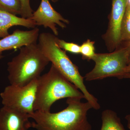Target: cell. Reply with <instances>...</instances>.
<instances>
[{"label":"cell","mask_w":130,"mask_h":130,"mask_svg":"<svg viewBox=\"0 0 130 130\" xmlns=\"http://www.w3.org/2000/svg\"><path fill=\"white\" fill-rule=\"evenodd\" d=\"M123 78H129L130 79V68L128 67L123 77Z\"/></svg>","instance_id":"18"},{"label":"cell","mask_w":130,"mask_h":130,"mask_svg":"<svg viewBox=\"0 0 130 130\" xmlns=\"http://www.w3.org/2000/svg\"><path fill=\"white\" fill-rule=\"evenodd\" d=\"M126 120L127 121V127L130 130V115H126L125 117Z\"/></svg>","instance_id":"19"},{"label":"cell","mask_w":130,"mask_h":130,"mask_svg":"<svg viewBox=\"0 0 130 130\" xmlns=\"http://www.w3.org/2000/svg\"><path fill=\"white\" fill-rule=\"evenodd\" d=\"M14 26H21L33 29L36 25L35 21L30 19L20 18L0 10V38H3L9 35L8 30Z\"/></svg>","instance_id":"11"},{"label":"cell","mask_w":130,"mask_h":130,"mask_svg":"<svg viewBox=\"0 0 130 130\" xmlns=\"http://www.w3.org/2000/svg\"><path fill=\"white\" fill-rule=\"evenodd\" d=\"M3 55H2V56H0V59H2L3 58Z\"/></svg>","instance_id":"23"},{"label":"cell","mask_w":130,"mask_h":130,"mask_svg":"<svg viewBox=\"0 0 130 130\" xmlns=\"http://www.w3.org/2000/svg\"><path fill=\"white\" fill-rule=\"evenodd\" d=\"M81 100L67 98V107L57 112L35 111L29 114L32 120V128L36 130H91L87 114L92 106L88 102H81Z\"/></svg>","instance_id":"1"},{"label":"cell","mask_w":130,"mask_h":130,"mask_svg":"<svg viewBox=\"0 0 130 130\" xmlns=\"http://www.w3.org/2000/svg\"><path fill=\"white\" fill-rule=\"evenodd\" d=\"M29 19L35 21L36 25L49 28L56 36L59 34L56 27L57 25L64 29L66 27V24L70 23L68 20L63 18L54 9L49 0H41L39 7Z\"/></svg>","instance_id":"8"},{"label":"cell","mask_w":130,"mask_h":130,"mask_svg":"<svg viewBox=\"0 0 130 130\" xmlns=\"http://www.w3.org/2000/svg\"><path fill=\"white\" fill-rule=\"evenodd\" d=\"M28 114L6 106L0 109V130H29L32 123Z\"/></svg>","instance_id":"9"},{"label":"cell","mask_w":130,"mask_h":130,"mask_svg":"<svg viewBox=\"0 0 130 130\" xmlns=\"http://www.w3.org/2000/svg\"><path fill=\"white\" fill-rule=\"evenodd\" d=\"M94 43V42L88 40L80 46V54L83 59L88 60H92L95 55Z\"/></svg>","instance_id":"15"},{"label":"cell","mask_w":130,"mask_h":130,"mask_svg":"<svg viewBox=\"0 0 130 130\" xmlns=\"http://www.w3.org/2000/svg\"><path fill=\"white\" fill-rule=\"evenodd\" d=\"M57 37L48 32H42L38 37V45L43 53L50 62L64 77L83 93L86 99L95 110L100 109L98 100L90 94L84 83V77L79 73L78 68L73 63L66 51L57 44Z\"/></svg>","instance_id":"2"},{"label":"cell","mask_w":130,"mask_h":130,"mask_svg":"<svg viewBox=\"0 0 130 130\" xmlns=\"http://www.w3.org/2000/svg\"><path fill=\"white\" fill-rule=\"evenodd\" d=\"M21 4V17L29 19L32 16L33 11L31 7L30 0H20Z\"/></svg>","instance_id":"17"},{"label":"cell","mask_w":130,"mask_h":130,"mask_svg":"<svg viewBox=\"0 0 130 130\" xmlns=\"http://www.w3.org/2000/svg\"><path fill=\"white\" fill-rule=\"evenodd\" d=\"M37 79L24 86L11 85L0 94L3 106L29 114L35 111Z\"/></svg>","instance_id":"6"},{"label":"cell","mask_w":130,"mask_h":130,"mask_svg":"<svg viewBox=\"0 0 130 130\" xmlns=\"http://www.w3.org/2000/svg\"><path fill=\"white\" fill-rule=\"evenodd\" d=\"M49 62L37 43L22 47L18 54L7 64L10 84L27 85L41 76Z\"/></svg>","instance_id":"4"},{"label":"cell","mask_w":130,"mask_h":130,"mask_svg":"<svg viewBox=\"0 0 130 130\" xmlns=\"http://www.w3.org/2000/svg\"><path fill=\"white\" fill-rule=\"evenodd\" d=\"M56 42L59 47L65 51L74 54H80V46L72 42H68L57 38Z\"/></svg>","instance_id":"16"},{"label":"cell","mask_w":130,"mask_h":130,"mask_svg":"<svg viewBox=\"0 0 130 130\" xmlns=\"http://www.w3.org/2000/svg\"><path fill=\"white\" fill-rule=\"evenodd\" d=\"M128 5V0H112L108 27L102 36L108 50L112 52L119 46L121 22Z\"/></svg>","instance_id":"7"},{"label":"cell","mask_w":130,"mask_h":130,"mask_svg":"<svg viewBox=\"0 0 130 130\" xmlns=\"http://www.w3.org/2000/svg\"><path fill=\"white\" fill-rule=\"evenodd\" d=\"M129 55L128 46L119 47L108 53H96L92 59L94 67L84 78L89 81L109 77L123 79L128 68Z\"/></svg>","instance_id":"5"},{"label":"cell","mask_w":130,"mask_h":130,"mask_svg":"<svg viewBox=\"0 0 130 130\" xmlns=\"http://www.w3.org/2000/svg\"><path fill=\"white\" fill-rule=\"evenodd\" d=\"M50 1H52V2L54 3H56V2H58V1H59V0H50Z\"/></svg>","instance_id":"21"},{"label":"cell","mask_w":130,"mask_h":130,"mask_svg":"<svg viewBox=\"0 0 130 130\" xmlns=\"http://www.w3.org/2000/svg\"><path fill=\"white\" fill-rule=\"evenodd\" d=\"M39 36V29L36 27L28 31L16 30L11 35L0 40V56L6 50L20 49L37 43Z\"/></svg>","instance_id":"10"},{"label":"cell","mask_w":130,"mask_h":130,"mask_svg":"<svg viewBox=\"0 0 130 130\" xmlns=\"http://www.w3.org/2000/svg\"><path fill=\"white\" fill-rule=\"evenodd\" d=\"M102 125L100 130H125L115 112L106 109L102 113Z\"/></svg>","instance_id":"12"},{"label":"cell","mask_w":130,"mask_h":130,"mask_svg":"<svg viewBox=\"0 0 130 130\" xmlns=\"http://www.w3.org/2000/svg\"><path fill=\"white\" fill-rule=\"evenodd\" d=\"M128 47L129 48V64H128V67L130 68V44L128 45Z\"/></svg>","instance_id":"20"},{"label":"cell","mask_w":130,"mask_h":130,"mask_svg":"<svg viewBox=\"0 0 130 130\" xmlns=\"http://www.w3.org/2000/svg\"><path fill=\"white\" fill-rule=\"evenodd\" d=\"M128 3L130 6V0H128Z\"/></svg>","instance_id":"22"},{"label":"cell","mask_w":130,"mask_h":130,"mask_svg":"<svg viewBox=\"0 0 130 130\" xmlns=\"http://www.w3.org/2000/svg\"><path fill=\"white\" fill-rule=\"evenodd\" d=\"M72 98L82 99L85 96L52 64L48 72L38 78L34 111H50L56 101Z\"/></svg>","instance_id":"3"},{"label":"cell","mask_w":130,"mask_h":130,"mask_svg":"<svg viewBox=\"0 0 130 130\" xmlns=\"http://www.w3.org/2000/svg\"><path fill=\"white\" fill-rule=\"evenodd\" d=\"M130 44V6L128 3L120 27L119 47Z\"/></svg>","instance_id":"13"},{"label":"cell","mask_w":130,"mask_h":130,"mask_svg":"<svg viewBox=\"0 0 130 130\" xmlns=\"http://www.w3.org/2000/svg\"><path fill=\"white\" fill-rule=\"evenodd\" d=\"M0 10L16 15L21 14L20 0H0Z\"/></svg>","instance_id":"14"}]
</instances>
